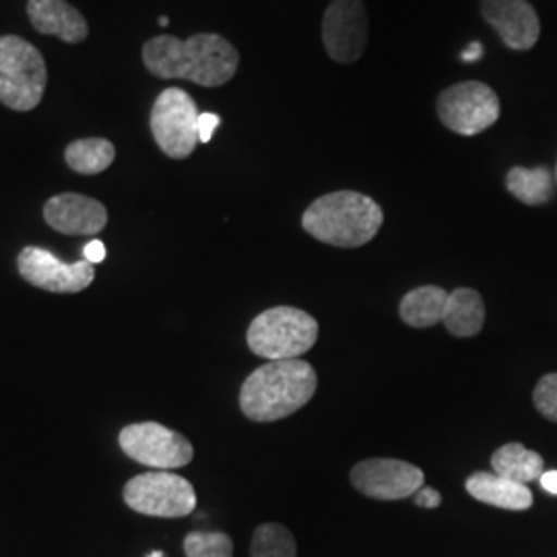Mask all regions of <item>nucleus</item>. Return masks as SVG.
Returning <instances> with one entry per match:
<instances>
[{"label":"nucleus","mask_w":557,"mask_h":557,"mask_svg":"<svg viewBox=\"0 0 557 557\" xmlns=\"http://www.w3.org/2000/svg\"><path fill=\"white\" fill-rule=\"evenodd\" d=\"M186 557H234V543L220 531H195L184 539Z\"/></svg>","instance_id":"nucleus-23"},{"label":"nucleus","mask_w":557,"mask_h":557,"mask_svg":"<svg viewBox=\"0 0 557 557\" xmlns=\"http://www.w3.org/2000/svg\"><path fill=\"white\" fill-rule=\"evenodd\" d=\"M250 557H298V543L283 524H260L252 535Z\"/></svg>","instance_id":"nucleus-22"},{"label":"nucleus","mask_w":557,"mask_h":557,"mask_svg":"<svg viewBox=\"0 0 557 557\" xmlns=\"http://www.w3.org/2000/svg\"><path fill=\"white\" fill-rule=\"evenodd\" d=\"M83 257L91 264H100L101 260L106 259V246L100 239H91L85 248H83Z\"/></svg>","instance_id":"nucleus-27"},{"label":"nucleus","mask_w":557,"mask_h":557,"mask_svg":"<svg viewBox=\"0 0 557 557\" xmlns=\"http://www.w3.org/2000/svg\"><path fill=\"white\" fill-rule=\"evenodd\" d=\"M17 269L29 285L50 294H81L96 277L91 262H62L50 250L38 246H27L21 250Z\"/></svg>","instance_id":"nucleus-10"},{"label":"nucleus","mask_w":557,"mask_h":557,"mask_svg":"<svg viewBox=\"0 0 557 557\" xmlns=\"http://www.w3.org/2000/svg\"><path fill=\"white\" fill-rule=\"evenodd\" d=\"M143 62L160 79L193 81L200 87H221L238 73L234 44L218 34H195L188 40L158 36L145 41Z\"/></svg>","instance_id":"nucleus-1"},{"label":"nucleus","mask_w":557,"mask_h":557,"mask_svg":"<svg viewBox=\"0 0 557 557\" xmlns=\"http://www.w3.org/2000/svg\"><path fill=\"white\" fill-rule=\"evenodd\" d=\"M485 324V304L481 294L471 287H458L448 296L444 326L458 338L475 337Z\"/></svg>","instance_id":"nucleus-18"},{"label":"nucleus","mask_w":557,"mask_h":557,"mask_svg":"<svg viewBox=\"0 0 557 557\" xmlns=\"http://www.w3.org/2000/svg\"><path fill=\"white\" fill-rule=\"evenodd\" d=\"M149 557H163V554H161V552H153Z\"/></svg>","instance_id":"nucleus-31"},{"label":"nucleus","mask_w":557,"mask_h":557,"mask_svg":"<svg viewBox=\"0 0 557 557\" xmlns=\"http://www.w3.org/2000/svg\"><path fill=\"white\" fill-rule=\"evenodd\" d=\"M533 403L543 418L557 423V372L539 380Z\"/></svg>","instance_id":"nucleus-24"},{"label":"nucleus","mask_w":557,"mask_h":557,"mask_svg":"<svg viewBox=\"0 0 557 557\" xmlns=\"http://www.w3.org/2000/svg\"><path fill=\"white\" fill-rule=\"evenodd\" d=\"M44 220L64 236H94L108 225V209L100 200L64 193L44 205Z\"/></svg>","instance_id":"nucleus-14"},{"label":"nucleus","mask_w":557,"mask_h":557,"mask_svg":"<svg viewBox=\"0 0 557 557\" xmlns=\"http://www.w3.org/2000/svg\"><path fill=\"white\" fill-rule=\"evenodd\" d=\"M506 188L515 199L537 207L554 199L556 180L547 168H512L506 176Z\"/></svg>","instance_id":"nucleus-21"},{"label":"nucleus","mask_w":557,"mask_h":557,"mask_svg":"<svg viewBox=\"0 0 557 557\" xmlns=\"http://www.w3.org/2000/svg\"><path fill=\"white\" fill-rule=\"evenodd\" d=\"M384 223L382 207L374 199L338 190L314 200L304 218V230L322 244L335 248H359L376 238Z\"/></svg>","instance_id":"nucleus-3"},{"label":"nucleus","mask_w":557,"mask_h":557,"mask_svg":"<svg viewBox=\"0 0 557 557\" xmlns=\"http://www.w3.org/2000/svg\"><path fill=\"white\" fill-rule=\"evenodd\" d=\"M119 442L126 457L158 471L186 467L195 457V448L188 440L156 421L126 425L120 432Z\"/></svg>","instance_id":"nucleus-9"},{"label":"nucleus","mask_w":557,"mask_h":557,"mask_svg":"<svg viewBox=\"0 0 557 557\" xmlns=\"http://www.w3.org/2000/svg\"><path fill=\"white\" fill-rule=\"evenodd\" d=\"M221 119L213 112H202L199 116V140L200 143H209L213 139V133L218 131Z\"/></svg>","instance_id":"nucleus-25"},{"label":"nucleus","mask_w":557,"mask_h":557,"mask_svg":"<svg viewBox=\"0 0 557 557\" xmlns=\"http://www.w3.org/2000/svg\"><path fill=\"white\" fill-rule=\"evenodd\" d=\"M246 341L250 351L267 361L299 359L317 345L319 322L299 308L277 306L250 322Z\"/></svg>","instance_id":"nucleus-4"},{"label":"nucleus","mask_w":557,"mask_h":557,"mask_svg":"<svg viewBox=\"0 0 557 557\" xmlns=\"http://www.w3.org/2000/svg\"><path fill=\"white\" fill-rule=\"evenodd\" d=\"M416 504L421 508H438L442 504V496L432 487H421L419 492H416Z\"/></svg>","instance_id":"nucleus-26"},{"label":"nucleus","mask_w":557,"mask_h":557,"mask_svg":"<svg viewBox=\"0 0 557 557\" xmlns=\"http://www.w3.org/2000/svg\"><path fill=\"white\" fill-rule=\"evenodd\" d=\"M114 160H116L114 143L101 137L73 140L64 151L66 165L83 176H96L106 172Z\"/></svg>","instance_id":"nucleus-20"},{"label":"nucleus","mask_w":557,"mask_h":557,"mask_svg":"<svg viewBox=\"0 0 557 557\" xmlns=\"http://www.w3.org/2000/svg\"><path fill=\"white\" fill-rule=\"evenodd\" d=\"M467 492L483 504L496 506L502 510H529L533 506V494L529 485H522L517 481L499 478L496 473L479 471L467 479L465 483Z\"/></svg>","instance_id":"nucleus-16"},{"label":"nucleus","mask_w":557,"mask_h":557,"mask_svg":"<svg viewBox=\"0 0 557 557\" xmlns=\"http://www.w3.org/2000/svg\"><path fill=\"white\" fill-rule=\"evenodd\" d=\"M317 370L304 359L267 361L244 380L239 391L242 413L259 423L289 418L317 395Z\"/></svg>","instance_id":"nucleus-2"},{"label":"nucleus","mask_w":557,"mask_h":557,"mask_svg":"<svg viewBox=\"0 0 557 557\" xmlns=\"http://www.w3.org/2000/svg\"><path fill=\"white\" fill-rule=\"evenodd\" d=\"M556 182H557V168H556Z\"/></svg>","instance_id":"nucleus-32"},{"label":"nucleus","mask_w":557,"mask_h":557,"mask_svg":"<svg viewBox=\"0 0 557 557\" xmlns=\"http://www.w3.org/2000/svg\"><path fill=\"white\" fill-rule=\"evenodd\" d=\"M199 110L180 87L161 91L151 110V133L161 151L172 160H186L199 145Z\"/></svg>","instance_id":"nucleus-6"},{"label":"nucleus","mask_w":557,"mask_h":557,"mask_svg":"<svg viewBox=\"0 0 557 557\" xmlns=\"http://www.w3.org/2000/svg\"><path fill=\"white\" fill-rule=\"evenodd\" d=\"M27 15L44 36H57L66 44H81L89 36L87 20L66 0H29Z\"/></svg>","instance_id":"nucleus-15"},{"label":"nucleus","mask_w":557,"mask_h":557,"mask_svg":"<svg viewBox=\"0 0 557 557\" xmlns=\"http://www.w3.org/2000/svg\"><path fill=\"white\" fill-rule=\"evenodd\" d=\"M481 15L512 50H531L541 36L537 11L527 0H481Z\"/></svg>","instance_id":"nucleus-13"},{"label":"nucleus","mask_w":557,"mask_h":557,"mask_svg":"<svg viewBox=\"0 0 557 557\" xmlns=\"http://www.w3.org/2000/svg\"><path fill=\"white\" fill-rule=\"evenodd\" d=\"M423 481L419 467L398 458H368L351 469V483L359 494L384 502L416 496Z\"/></svg>","instance_id":"nucleus-11"},{"label":"nucleus","mask_w":557,"mask_h":557,"mask_svg":"<svg viewBox=\"0 0 557 557\" xmlns=\"http://www.w3.org/2000/svg\"><path fill=\"white\" fill-rule=\"evenodd\" d=\"M168 23H170V20H168V17H160L161 27H165V25H168Z\"/></svg>","instance_id":"nucleus-30"},{"label":"nucleus","mask_w":557,"mask_h":557,"mask_svg":"<svg viewBox=\"0 0 557 557\" xmlns=\"http://www.w3.org/2000/svg\"><path fill=\"white\" fill-rule=\"evenodd\" d=\"M483 57V46L479 44V41H471L465 50H462V54H460V59L465 60V62H478Z\"/></svg>","instance_id":"nucleus-28"},{"label":"nucleus","mask_w":557,"mask_h":557,"mask_svg":"<svg viewBox=\"0 0 557 557\" xmlns=\"http://www.w3.org/2000/svg\"><path fill=\"white\" fill-rule=\"evenodd\" d=\"M492 467H494V473L499 478L517 481L522 485L539 481L545 473L543 457L518 442H510V444H504L502 448H498L492 455Z\"/></svg>","instance_id":"nucleus-19"},{"label":"nucleus","mask_w":557,"mask_h":557,"mask_svg":"<svg viewBox=\"0 0 557 557\" xmlns=\"http://www.w3.org/2000/svg\"><path fill=\"white\" fill-rule=\"evenodd\" d=\"M442 124L462 137H475L499 119L496 91L479 81H465L444 89L438 98Z\"/></svg>","instance_id":"nucleus-8"},{"label":"nucleus","mask_w":557,"mask_h":557,"mask_svg":"<svg viewBox=\"0 0 557 557\" xmlns=\"http://www.w3.org/2000/svg\"><path fill=\"white\" fill-rule=\"evenodd\" d=\"M539 481H541V487H543L545 492L557 496V471H545Z\"/></svg>","instance_id":"nucleus-29"},{"label":"nucleus","mask_w":557,"mask_h":557,"mask_svg":"<svg viewBox=\"0 0 557 557\" xmlns=\"http://www.w3.org/2000/svg\"><path fill=\"white\" fill-rule=\"evenodd\" d=\"M48 69L40 50L20 36H0V103L29 112L40 106Z\"/></svg>","instance_id":"nucleus-5"},{"label":"nucleus","mask_w":557,"mask_h":557,"mask_svg":"<svg viewBox=\"0 0 557 557\" xmlns=\"http://www.w3.org/2000/svg\"><path fill=\"white\" fill-rule=\"evenodd\" d=\"M124 504L145 517H188L197 508V492L188 479L170 471H149L131 479L122 492Z\"/></svg>","instance_id":"nucleus-7"},{"label":"nucleus","mask_w":557,"mask_h":557,"mask_svg":"<svg viewBox=\"0 0 557 557\" xmlns=\"http://www.w3.org/2000/svg\"><path fill=\"white\" fill-rule=\"evenodd\" d=\"M448 292L438 285H423L411 289L400 299L398 314L405 324L413 329H428L444 322L448 308Z\"/></svg>","instance_id":"nucleus-17"},{"label":"nucleus","mask_w":557,"mask_h":557,"mask_svg":"<svg viewBox=\"0 0 557 557\" xmlns=\"http://www.w3.org/2000/svg\"><path fill=\"white\" fill-rule=\"evenodd\" d=\"M326 54L341 64L361 59L368 44V13L363 0H333L322 20Z\"/></svg>","instance_id":"nucleus-12"}]
</instances>
